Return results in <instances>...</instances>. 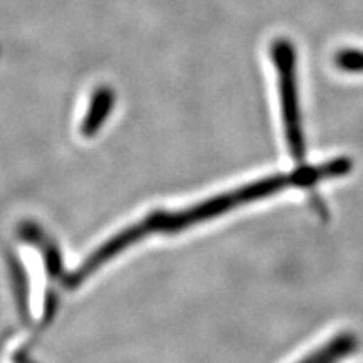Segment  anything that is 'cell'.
<instances>
[{"label": "cell", "instance_id": "obj_7", "mask_svg": "<svg viewBox=\"0 0 363 363\" xmlns=\"http://www.w3.org/2000/svg\"><path fill=\"white\" fill-rule=\"evenodd\" d=\"M9 271H11L12 288L16 293V301L19 306L21 316L27 320L29 318V281L24 271V266L21 264L16 257H9Z\"/></svg>", "mask_w": 363, "mask_h": 363}, {"label": "cell", "instance_id": "obj_5", "mask_svg": "<svg viewBox=\"0 0 363 363\" xmlns=\"http://www.w3.org/2000/svg\"><path fill=\"white\" fill-rule=\"evenodd\" d=\"M115 106V91L111 88H98L94 91L93 98H91L89 110L86 113L83 126H81V131H83L84 136H93L96 135V131L101 128L104 120L110 116V113Z\"/></svg>", "mask_w": 363, "mask_h": 363}, {"label": "cell", "instance_id": "obj_6", "mask_svg": "<svg viewBox=\"0 0 363 363\" xmlns=\"http://www.w3.org/2000/svg\"><path fill=\"white\" fill-rule=\"evenodd\" d=\"M358 340L353 333H340L316 352L301 358L298 363H337L357 350Z\"/></svg>", "mask_w": 363, "mask_h": 363}, {"label": "cell", "instance_id": "obj_2", "mask_svg": "<svg viewBox=\"0 0 363 363\" xmlns=\"http://www.w3.org/2000/svg\"><path fill=\"white\" fill-rule=\"evenodd\" d=\"M276 71H278L281 111H283L286 143L294 160H301L305 155V136H303L301 113H299L296 59L288 40H278L272 48Z\"/></svg>", "mask_w": 363, "mask_h": 363}, {"label": "cell", "instance_id": "obj_3", "mask_svg": "<svg viewBox=\"0 0 363 363\" xmlns=\"http://www.w3.org/2000/svg\"><path fill=\"white\" fill-rule=\"evenodd\" d=\"M150 233H152V230H150L147 220H143L142 224L131 225V227H128V229H125L123 233L113 235L110 240H106L103 246H99L96 251L91 254L88 259H86L83 264L78 267V269L72 271L71 274L67 276V278L65 279V288H67V289L78 288V286L83 283V281L88 278L89 274H93V272L96 271L99 266L104 264L106 261L113 259L118 252L125 251L126 247L131 246V244L136 242V240L145 238V235Z\"/></svg>", "mask_w": 363, "mask_h": 363}, {"label": "cell", "instance_id": "obj_8", "mask_svg": "<svg viewBox=\"0 0 363 363\" xmlns=\"http://www.w3.org/2000/svg\"><path fill=\"white\" fill-rule=\"evenodd\" d=\"M337 62L345 71H363V52L345 51L337 57Z\"/></svg>", "mask_w": 363, "mask_h": 363}, {"label": "cell", "instance_id": "obj_4", "mask_svg": "<svg viewBox=\"0 0 363 363\" xmlns=\"http://www.w3.org/2000/svg\"><path fill=\"white\" fill-rule=\"evenodd\" d=\"M19 235L26 240V242L34 244V246L43 249L45 267H48L49 276H51V278H57L62 269V259L56 244H54L52 240L43 233V229H39V225H35L34 222H24V224L19 227Z\"/></svg>", "mask_w": 363, "mask_h": 363}, {"label": "cell", "instance_id": "obj_9", "mask_svg": "<svg viewBox=\"0 0 363 363\" xmlns=\"http://www.w3.org/2000/svg\"><path fill=\"white\" fill-rule=\"evenodd\" d=\"M16 362L17 363H33V362L29 360V358H26V357H22V355H17L16 357Z\"/></svg>", "mask_w": 363, "mask_h": 363}, {"label": "cell", "instance_id": "obj_1", "mask_svg": "<svg viewBox=\"0 0 363 363\" xmlns=\"http://www.w3.org/2000/svg\"><path fill=\"white\" fill-rule=\"evenodd\" d=\"M352 167L353 163L348 158H337V160L326 162L323 165L306 167V169L293 172V174L267 177V179L251 182V184L244 185V187L207 199V201L190 208H185V211L172 212V214H169V212H153L145 220H147L152 233H180V230L187 229V227L207 222L214 219V217L225 214V212L234 211V208L240 206L259 201V199H264L267 195H274L281 192V190L294 187V185L306 187V185L318 184L321 180L343 177L352 170Z\"/></svg>", "mask_w": 363, "mask_h": 363}]
</instances>
